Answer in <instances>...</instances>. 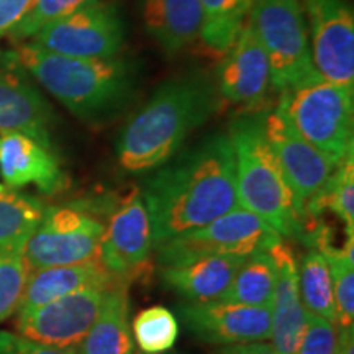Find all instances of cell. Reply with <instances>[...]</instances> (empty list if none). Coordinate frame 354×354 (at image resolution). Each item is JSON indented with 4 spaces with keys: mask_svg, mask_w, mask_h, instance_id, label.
I'll return each mask as SVG.
<instances>
[{
    "mask_svg": "<svg viewBox=\"0 0 354 354\" xmlns=\"http://www.w3.org/2000/svg\"><path fill=\"white\" fill-rule=\"evenodd\" d=\"M141 196L156 246L241 207L230 136L210 135L171 158L154 169Z\"/></svg>",
    "mask_w": 354,
    "mask_h": 354,
    "instance_id": "1",
    "label": "cell"
},
{
    "mask_svg": "<svg viewBox=\"0 0 354 354\" xmlns=\"http://www.w3.org/2000/svg\"><path fill=\"white\" fill-rule=\"evenodd\" d=\"M215 104L216 88L205 74H184L161 84L118 136L122 169L140 174L165 165L210 117Z\"/></svg>",
    "mask_w": 354,
    "mask_h": 354,
    "instance_id": "2",
    "label": "cell"
},
{
    "mask_svg": "<svg viewBox=\"0 0 354 354\" xmlns=\"http://www.w3.org/2000/svg\"><path fill=\"white\" fill-rule=\"evenodd\" d=\"M15 53L35 82L84 122H107L131 99L135 76L118 57H71L32 43H20Z\"/></svg>",
    "mask_w": 354,
    "mask_h": 354,
    "instance_id": "3",
    "label": "cell"
},
{
    "mask_svg": "<svg viewBox=\"0 0 354 354\" xmlns=\"http://www.w3.org/2000/svg\"><path fill=\"white\" fill-rule=\"evenodd\" d=\"M234 154V180L243 209L258 215L281 236L300 238L302 223L294 196L264 135L263 115L234 118L228 131Z\"/></svg>",
    "mask_w": 354,
    "mask_h": 354,
    "instance_id": "4",
    "label": "cell"
},
{
    "mask_svg": "<svg viewBox=\"0 0 354 354\" xmlns=\"http://www.w3.org/2000/svg\"><path fill=\"white\" fill-rule=\"evenodd\" d=\"M246 24L268 55L272 86L279 92L320 79L300 0H253Z\"/></svg>",
    "mask_w": 354,
    "mask_h": 354,
    "instance_id": "5",
    "label": "cell"
},
{
    "mask_svg": "<svg viewBox=\"0 0 354 354\" xmlns=\"http://www.w3.org/2000/svg\"><path fill=\"white\" fill-rule=\"evenodd\" d=\"M354 91L320 77L281 92V105L304 140L342 162L353 154Z\"/></svg>",
    "mask_w": 354,
    "mask_h": 354,
    "instance_id": "6",
    "label": "cell"
},
{
    "mask_svg": "<svg viewBox=\"0 0 354 354\" xmlns=\"http://www.w3.org/2000/svg\"><path fill=\"white\" fill-rule=\"evenodd\" d=\"M281 240L258 215L238 207L201 228L158 245V263L176 266L209 256H250Z\"/></svg>",
    "mask_w": 354,
    "mask_h": 354,
    "instance_id": "7",
    "label": "cell"
},
{
    "mask_svg": "<svg viewBox=\"0 0 354 354\" xmlns=\"http://www.w3.org/2000/svg\"><path fill=\"white\" fill-rule=\"evenodd\" d=\"M104 232V221L86 207H46L24 250L28 271L100 259Z\"/></svg>",
    "mask_w": 354,
    "mask_h": 354,
    "instance_id": "8",
    "label": "cell"
},
{
    "mask_svg": "<svg viewBox=\"0 0 354 354\" xmlns=\"http://www.w3.org/2000/svg\"><path fill=\"white\" fill-rule=\"evenodd\" d=\"M28 43L71 57H117L125 43V28L113 3L91 0L63 20L48 25Z\"/></svg>",
    "mask_w": 354,
    "mask_h": 354,
    "instance_id": "9",
    "label": "cell"
},
{
    "mask_svg": "<svg viewBox=\"0 0 354 354\" xmlns=\"http://www.w3.org/2000/svg\"><path fill=\"white\" fill-rule=\"evenodd\" d=\"M263 125L268 143L276 154L294 196L295 212L302 223L307 203L326 184L339 162L333 161L299 135L287 118L281 102L276 109L263 115Z\"/></svg>",
    "mask_w": 354,
    "mask_h": 354,
    "instance_id": "10",
    "label": "cell"
},
{
    "mask_svg": "<svg viewBox=\"0 0 354 354\" xmlns=\"http://www.w3.org/2000/svg\"><path fill=\"white\" fill-rule=\"evenodd\" d=\"M109 292L112 290H77L37 308L19 312L17 333L46 346L77 348L99 318Z\"/></svg>",
    "mask_w": 354,
    "mask_h": 354,
    "instance_id": "11",
    "label": "cell"
},
{
    "mask_svg": "<svg viewBox=\"0 0 354 354\" xmlns=\"http://www.w3.org/2000/svg\"><path fill=\"white\" fill-rule=\"evenodd\" d=\"M313 66L325 81L354 91V19L344 0H305Z\"/></svg>",
    "mask_w": 354,
    "mask_h": 354,
    "instance_id": "12",
    "label": "cell"
},
{
    "mask_svg": "<svg viewBox=\"0 0 354 354\" xmlns=\"http://www.w3.org/2000/svg\"><path fill=\"white\" fill-rule=\"evenodd\" d=\"M102 238L100 261L115 276L130 279L148 263L153 228L140 190L133 189L113 205Z\"/></svg>",
    "mask_w": 354,
    "mask_h": 354,
    "instance_id": "13",
    "label": "cell"
},
{
    "mask_svg": "<svg viewBox=\"0 0 354 354\" xmlns=\"http://www.w3.org/2000/svg\"><path fill=\"white\" fill-rule=\"evenodd\" d=\"M53 110L15 50H0V133L17 131L53 148Z\"/></svg>",
    "mask_w": 354,
    "mask_h": 354,
    "instance_id": "14",
    "label": "cell"
},
{
    "mask_svg": "<svg viewBox=\"0 0 354 354\" xmlns=\"http://www.w3.org/2000/svg\"><path fill=\"white\" fill-rule=\"evenodd\" d=\"M179 315L194 336L210 344H248L271 336V308L232 302L180 305Z\"/></svg>",
    "mask_w": 354,
    "mask_h": 354,
    "instance_id": "15",
    "label": "cell"
},
{
    "mask_svg": "<svg viewBox=\"0 0 354 354\" xmlns=\"http://www.w3.org/2000/svg\"><path fill=\"white\" fill-rule=\"evenodd\" d=\"M268 251L276 264L269 336L271 346L276 354H297L308 320V312L300 300L299 264L294 250L282 238Z\"/></svg>",
    "mask_w": 354,
    "mask_h": 354,
    "instance_id": "16",
    "label": "cell"
},
{
    "mask_svg": "<svg viewBox=\"0 0 354 354\" xmlns=\"http://www.w3.org/2000/svg\"><path fill=\"white\" fill-rule=\"evenodd\" d=\"M271 86L272 74L268 55L245 21L225 53L218 73L220 95L230 104L251 107L268 95Z\"/></svg>",
    "mask_w": 354,
    "mask_h": 354,
    "instance_id": "17",
    "label": "cell"
},
{
    "mask_svg": "<svg viewBox=\"0 0 354 354\" xmlns=\"http://www.w3.org/2000/svg\"><path fill=\"white\" fill-rule=\"evenodd\" d=\"M0 177L10 190L37 185L39 192L55 194L66 185L53 148L17 131L0 133Z\"/></svg>",
    "mask_w": 354,
    "mask_h": 354,
    "instance_id": "18",
    "label": "cell"
},
{
    "mask_svg": "<svg viewBox=\"0 0 354 354\" xmlns=\"http://www.w3.org/2000/svg\"><path fill=\"white\" fill-rule=\"evenodd\" d=\"M125 287V279L115 276L100 259L81 264L55 266L28 274L19 312L37 308L51 300L84 289L113 290ZM17 312V313H19Z\"/></svg>",
    "mask_w": 354,
    "mask_h": 354,
    "instance_id": "19",
    "label": "cell"
},
{
    "mask_svg": "<svg viewBox=\"0 0 354 354\" xmlns=\"http://www.w3.org/2000/svg\"><path fill=\"white\" fill-rule=\"evenodd\" d=\"M245 256H209L190 263L165 266L162 282L194 304L214 302L228 289Z\"/></svg>",
    "mask_w": 354,
    "mask_h": 354,
    "instance_id": "20",
    "label": "cell"
},
{
    "mask_svg": "<svg viewBox=\"0 0 354 354\" xmlns=\"http://www.w3.org/2000/svg\"><path fill=\"white\" fill-rule=\"evenodd\" d=\"M145 28L167 53H177L201 37L203 13L198 0H141Z\"/></svg>",
    "mask_w": 354,
    "mask_h": 354,
    "instance_id": "21",
    "label": "cell"
},
{
    "mask_svg": "<svg viewBox=\"0 0 354 354\" xmlns=\"http://www.w3.org/2000/svg\"><path fill=\"white\" fill-rule=\"evenodd\" d=\"M79 354H136L128 325L127 287L109 292L99 318L77 346Z\"/></svg>",
    "mask_w": 354,
    "mask_h": 354,
    "instance_id": "22",
    "label": "cell"
},
{
    "mask_svg": "<svg viewBox=\"0 0 354 354\" xmlns=\"http://www.w3.org/2000/svg\"><path fill=\"white\" fill-rule=\"evenodd\" d=\"M46 205L37 197L15 190H0V253H24Z\"/></svg>",
    "mask_w": 354,
    "mask_h": 354,
    "instance_id": "23",
    "label": "cell"
},
{
    "mask_svg": "<svg viewBox=\"0 0 354 354\" xmlns=\"http://www.w3.org/2000/svg\"><path fill=\"white\" fill-rule=\"evenodd\" d=\"M276 284V264L268 250L246 256L232 284L218 300L250 307L271 308Z\"/></svg>",
    "mask_w": 354,
    "mask_h": 354,
    "instance_id": "24",
    "label": "cell"
},
{
    "mask_svg": "<svg viewBox=\"0 0 354 354\" xmlns=\"http://www.w3.org/2000/svg\"><path fill=\"white\" fill-rule=\"evenodd\" d=\"M325 209H330L346 227V236L354 234V158H344L326 184L307 203L302 216L305 221L315 220Z\"/></svg>",
    "mask_w": 354,
    "mask_h": 354,
    "instance_id": "25",
    "label": "cell"
},
{
    "mask_svg": "<svg viewBox=\"0 0 354 354\" xmlns=\"http://www.w3.org/2000/svg\"><path fill=\"white\" fill-rule=\"evenodd\" d=\"M299 292L300 300L310 315L335 325L333 281H331L330 266L325 254L315 248H312L300 261Z\"/></svg>",
    "mask_w": 354,
    "mask_h": 354,
    "instance_id": "26",
    "label": "cell"
},
{
    "mask_svg": "<svg viewBox=\"0 0 354 354\" xmlns=\"http://www.w3.org/2000/svg\"><path fill=\"white\" fill-rule=\"evenodd\" d=\"M203 13L201 37L214 51L227 53L245 25L253 0H198Z\"/></svg>",
    "mask_w": 354,
    "mask_h": 354,
    "instance_id": "27",
    "label": "cell"
},
{
    "mask_svg": "<svg viewBox=\"0 0 354 354\" xmlns=\"http://www.w3.org/2000/svg\"><path fill=\"white\" fill-rule=\"evenodd\" d=\"M328 261L331 281H333L335 317L339 328L354 326V234L346 238L342 250L333 245L322 248Z\"/></svg>",
    "mask_w": 354,
    "mask_h": 354,
    "instance_id": "28",
    "label": "cell"
},
{
    "mask_svg": "<svg viewBox=\"0 0 354 354\" xmlns=\"http://www.w3.org/2000/svg\"><path fill=\"white\" fill-rule=\"evenodd\" d=\"M133 342L143 354H165L172 349L179 336V323L169 308L149 307L133 318Z\"/></svg>",
    "mask_w": 354,
    "mask_h": 354,
    "instance_id": "29",
    "label": "cell"
},
{
    "mask_svg": "<svg viewBox=\"0 0 354 354\" xmlns=\"http://www.w3.org/2000/svg\"><path fill=\"white\" fill-rule=\"evenodd\" d=\"M91 0H32V6L19 24L13 26L10 38L13 41H25L32 39L38 32L46 28L48 25L63 20L81 8Z\"/></svg>",
    "mask_w": 354,
    "mask_h": 354,
    "instance_id": "30",
    "label": "cell"
},
{
    "mask_svg": "<svg viewBox=\"0 0 354 354\" xmlns=\"http://www.w3.org/2000/svg\"><path fill=\"white\" fill-rule=\"evenodd\" d=\"M28 274L24 253H0V323L19 312Z\"/></svg>",
    "mask_w": 354,
    "mask_h": 354,
    "instance_id": "31",
    "label": "cell"
},
{
    "mask_svg": "<svg viewBox=\"0 0 354 354\" xmlns=\"http://www.w3.org/2000/svg\"><path fill=\"white\" fill-rule=\"evenodd\" d=\"M336 346H338V331L333 323L308 313L307 328L297 354H336Z\"/></svg>",
    "mask_w": 354,
    "mask_h": 354,
    "instance_id": "32",
    "label": "cell"
},
{
    "mask_svg": "<svg viewBox=\"0 0 354 354\" xmlns=\"http://www.w3.org/2000/svg\"><path fill=\"white\" fill-rule=\"evenodd\" d=\"M0 354H79L77 348H55L35 343L19 333L0 331Z\"/></svg>",
    "mask_w": 354,
    "mask_h": 354,
    "instance_id": "33",
    "label": "cell"
},
{
    "mask_svg": "<svg viewBox=\"0 0 354 354\" xmlns=\"http://www.w3.org/2000/svg\"><path fill=\"white\" fill-rule=\"evenodd\" d=\"M32 6V0H0V37L8 35Z\"/></svg>",
    "mask_w": 354,
    "mask_h": 354,
    "instance_id": "34",
    "label": "cell"
},
{
    "mask_svg": "<svg viewBox=\"0 0 354 354\" xmlns=\"http://www.w3.org/2000/svg\"><path fill=\"white\" fill-rule=\"evenodd\" d=\"M225 354H276L269 343L256 342L248 344H236V346L223 349Z\"/></svg>",
    "mask_w": 354,
    "mask_h": 354,
    "instance_id": "35",
    "label": "cell"
},
{
    "mask_svg": "<svg viewBox=\"0 0 354 354\" xmlns=\"http://www.w3.org/2000/svg\"><path fill=\"white\" fill-rule=\"evenodd\" d=\"M336 354H354V328H339Z\"/></svg>",
    "mask_w": 354,
    "mask_h": 354,
    "instance_id": "36",
    "label": "cell"
},
{
    "mask_svg": "<svg viewBox=\"0 0 354 354\" xmlns=\"http://www.w3.org/2000/svg\"><path fill=\"white\" fill-rule=\"evenodd\" d=\"M3 189H7V187L3 184H0V190H3Z\"/></svg>",
    "mask_w": 354,
    "mask_h": 354,
    "instance_id": "37",
    "label": "cell"
},
{
    "mask_svg": "<svg viewBox=\"0 0 354 354\" xmlns=\"http://www.w3.org/2000/svg\"><path fill=\"white\" fill-rule=\"evenodd\" d=\"M218 354H225V351H220V353H218Z\"/></svg>",
    "mask_w": 354,
    "mask_h": 354,
    "instance_id": "38",
    "label": "cell"
}]
</instances>
